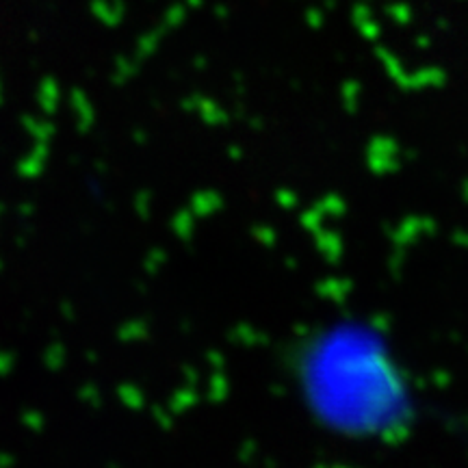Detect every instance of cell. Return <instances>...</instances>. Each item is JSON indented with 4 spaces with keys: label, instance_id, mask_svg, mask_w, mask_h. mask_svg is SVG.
I'll return each mask as SVG.
<instances>
[]
</instances>
